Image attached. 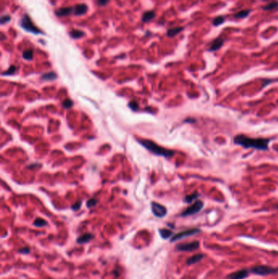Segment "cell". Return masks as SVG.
<instances>
[{"label":"cell","instance_id":"obj_1","mask_svg":"<svg viewBox=\"0 0 278 279\" xmlns=\"http://www.w3.org/2000/svg\"><path fill=\"white\" fill-rule=\"evenodd\" d=\"M233 142L237 145H241L245 149H255L257 150H268V145L270 143V139L264 138H251L245 135H237L233 139Z\"/></svg>","mask_w":278,"mask_h":279},{"label":"cell","instance_id":"obj_2","mask_svg":"<svg viewBox=\"0 0 278 279\" xmlns=\"http://www.w3.org/2000/svg\"><path fill=\"white\" fill-rule=\"evenodd\" d=\"M138 142L142 146H144L145 149H147L148 151H150L158 156H161L169 158L174 154V151L159 146L158 145L154 143L152 140H138Z\"/></svg>","mask_w":278,"mask_h":279},{"label":"cell","instance_id":"obj_3","mask_svg":"<svg viewBox=\"0 0 278 279\" xmlns=\"http://www.w3.org/2000/svg\"><path fill=\"white\" fill-rule=\"evenodd\" d=\"M20 25L24 30H26L28 32L36 33V34L37 33H42L41 30L39 29H38L37 27L34 25V23L30 20V17L27 14L24 15V17L21 18V20L20 21Z\"/></svg>","mask_w":278,"mask_h":279},{"label":"cell","instance_id":"obj_4","mask_svg":"<svg viewBox=\"0 0 278 279\" xmlns=\"http://www.w3.org/2000/svg\"><path fill=\"white\" fill-rule=\"evenodd\" d=\"M250 271L254 274L260 276H267L270 275V274H277V273H278V269L266 265L256 266V267L252 268L250 269Z\"/></svg>","mask_w":278,"mask_h":279},{"label":"cell","instance_id":"obj_5","mask_svg":"<svg viewBox=\"0 0 278 279\" xmlns=\"http://www.w3.org/2000/svg\"><path fill=\"white\" fill-rule=\"evenodd\" d=\"M203 207H204V203L201 200H197L195 203L192 204L191 206H189L187 209L184 210V211L181 213L180 216H183V217L193 216V215H195L199 211H201Z\"/></svg>","mask_w":278,"mask_h":279},{"label":"cell","instance_id":"obj_6","mask_svg":"<svg viewBox=\"0 0 278 279\" xmlns=\"http://www.w3.org/2000/svg\"><path fill=\"white\" fill-rule=\"evenodd\" d=\"M151 210H152V212L154 216L156 217H158V218H162L167 214V210L163 205H161V204L155 203V202H153L151 203Z\"/></svg>","mask_w":278,"mask_h":279},{"label":"cell","instance_id":"obj_7","mask_svg":"<svg viewBox=\"0 0 278 279\" xmlns=\"http://www.w3.org/2000/svg\"><path fill=\"white\" fill-rule=\"evenodd\" d=\"M200 243L198 241H193L192 243H180L175 246V249L180 251H193L198 249Z\"/></svg>","mask_w":278,"mask_h":279},{"label":"cell","instance_id":"obj_8","mask_svg":"<svg viewBox=\"0 0 278 279\" xmlns=\"http://www.w3.org/2000/svg\"><path fill=\"white\" fill-rule=\"evenodd\" d=\"M200 232H201V230L199 229H187V230H184L183 232H179V233H177V234H175V235L172 237L171 242L173 243V242H175V241H179V240L183 239V238H188V237L195 235V234H197V233Z\"/></svg>","mask_w":278,"mask_h":279},{"label":"cell","instance_id":"obj_9","mask_svg":"<svg viewBox=\"0 0 278 279\" xmlns=\"http://www.w3.org/2000/svg\"><path fill=\"white\" fill-rule=\"evenodd\" d=\"M249 275V271L247 269H241L237 272L230 273L228 276V279H244Z\"/></svg>","mask_w":278,"mask_h":279},{"label":"cell","instance_id":"obj_10","mask_svg":"<svg viewBox=\"0 0 278 279\" xmlns=\"http://www.w3.org/2000/svg\"><path fill=\"white\" fill-rule=\"evenodd\" d=\"M224 43V40L222 38H216L211 43V46L210 48L208 49L209 52H215V51L219 50Z\"/></svg>","mask_w":278,"mask_h":279},{"label":"cell","instance_id":"obj_11","mask_svg":"<svg viewBox=\"0 0 278 279\" xmlns=\"http://www.w3.org/2000/svg\"><path fill=\"white\" fill-rule=\"evenodd\" d=\"M88 7L86 4H77L74 7V14L75 16H82L87 12Z\"/></svg>","mask_w":278,"mask_h":279},{"label":"cell","instance_id":"obj_12","mask_svg":"<svg viewBox=\"0 0 278 279\" xmlns=\"http://www.w3.org/2000/svg\"><path fill=\"white\" fill-rule=\"evenodd\" d=\"M74 12V8L72 7H61L56 12V14L58 17H66L70 15Z\"/></svg>","mask_w":278,"mask_h":279},{"label":"cell","instance_id":"obj_13","mask_svg":"<svg viewBox=\"0 0 278 279\" xmlns=\"http://www.w3.org/2000/svg\"><path fill=\"white\" fill-rule=\"evenodd\" d=\"M93 238H94L93 234H91V233H85V234L82 235V236H80L79 238H77L76 242H77L78 244H84V243H89Z\"/></svg>","mask_w":278,"mask_h":279},{"label":"cell","instance_id":"obj_14","mask_svg":"<svg viewBox=\"0 0 278 279\" xmlns=\"http://www.w3.org/2000/svg\"><path fill=\"white\" fill-rule=\"evenodd\" d=\"M203 258H204V255H203V254H197V255H194V256H191L190 258H188V260H187V264L191 265V264H197V263H198L199 261H201Z\"/></svg>","mask_w":278,"mask_h":279},{"label":"cell","instance_id":"obj_15","mask_svg":"<svg viewBox=\"0 0 278 279\" xmlns=\"http://www.w3.org/2000/svg\"><path fill=\"white\" fill-rule=\"evenodd\" d=\"M155 16H156V14H155L153 11H147V12H145L142 15V21L144 22V23L148 22V21L153 20L155 17Z\"/></svg>","mask_w":278,"mask_h":279},{"label":"cell","instance_id":"obj_16","mask_svg":"<svg viewBox=\"0 0 278 279\" xmlns=\"http://www.w3.org/2000/svg\"><path fill=\"white\" fill-rule=\"evenodd\" d=\"M57 75L54 72H49V73H44L43 76L41 77V79L45 80V81H53L56 79Z\"/></svg>","mask_w":278,"mask_h":279},{"label":"cell","instance_id":"obj_17","mask_svg":"<svg viewBox=\"0 0 278 279\" xmlns=\"http://www.w3.org/2000/svg\"><path fill=\"white\" fill-rule=\"evenodd\" d=\"M159 233H160L161 238H164V239H168V238H169L170 237L172 236V234H173L172 231H171L170 229H159Z\"/></svg>","mask_w":278,"mask_h":279},{"label":"cell","instance_id":"obj_18","mask_svg":"<svg viewBox=\"0 0 278 279\" xmlns=\"http://www.w3.org/2000/svg\"><path fill=\"white\" fill-rule=\"evenodd\" d=\"M70 35L73 39H80L82 37H83L84 35H85V33H84L83 31H82V30H73L70 32Z\"/></svg>","mask_w":278,"mask_h":279},{"label":"cell","instance_id":"obj_19","mask_svg":"<svg viewBox=\"0 0 278 279\" xmlns=\"http://www.w3.org/2000/svg\"><path fill=\"white\" fill-rule=\"evenodd\" d=\"M184 30V28L183 27H174V28H172V29H170V30H168L167 31V36L169 37H174L175 35H177L178 33H180L182 31V30Z\"/></svg>","mask_w":278,"mask_h":279},{"label":"cell","instance_id":"obj_20","mask_svg":"<svg viewBox=\"0 0 278 279\" xmlns=\"http://www.w3.org/2000/svg\"><path fill=\"white\" fill-rule=\"evenodd\" d=\"M251 12V11L249 10H242L238 12L237 13H236L234 15V17L236 19H242V18H245L249 16V14Z\"/></svg>","mask_w":278,"mask_h":279},{"label":"cell","instance_id":"obj_21","mask_svg":"<svg viewBox=\"0 0 278 279\" xmlns=\"http://www.w3.org/2000/svg\"><path fill=\"white\" fill-rule=\"evenodd\" d=\"M198 196H199V194H198V193H192V194H190V195H188V196L185 197L184 201L185 202V203H193V201H194V200L197 199V198H198Z\"/></svg>","mask_w":278,"mask_h":279},{"label":"cell","instance_id":"obj_22","mask_svg":"<svg viewBox=\"0 0 278 279\" xmlns=\"http://www.w3.org/2000/svg\"><path fill=\"white\" fill-rule=\"evenodd\" d=\"M224 17H222V16H219V17H216L214 18L213 21H212V24H213V25H214V26H219V25H220L221 24L224 23Z\"/></svg>","mask_w":278,"mask_h":279},{"label":"cell","instance_id":"obj_23","mask_svg":"<svg viewBox=\"0 0 278 279\" xmlns=\"http://www.w3.org/2000/svg\"><path fill=\"white\" fill-rule=\"evenodd\" d=\"M277 7H278V2H271L270 4L265 5L264 7H263V9L265 11H270L273 10Z\"/></svg>","mask_w":278,"mask_h":279},{"label":"cell","instance_id":"obj_24","mask_svg":"<svg viewBox=\"0 0 278 279\" xmlns=\"http://www.w3.org/2000/svg\"><path fill=\"white\" fill-rule=\"evenodd\" d=\"M22 57L25 60H32V58H33V51L30 50H25L23 52V54H22Z\"/></svg>","mask_w":278,"mask_h":279},{"label":"cell","instance_id":"obj_25","mask_svg":"<svg viewBox=\"0 0 278 279\" xmlns=\"http://www.w3.org/2000/svg\"><path fill=\"white\" fill-rule=\"evenodd\" d=\"M47 221L46 220H44L43 219H41V218H38L34 220V225L36 226V227H38V228H41V227H43V226L47 225Z\"/></svg>","mask_w":278,"mask_h":279},{"label":"cell","instance_id":"obj_26","mask_svg":"<svg viewBox=\"0 0 278 279\" xmlns=\"http://www.w3.org/2000/svg\"><path fill=\"white\" fill-rule=\"evenodd\" d=\"M16 71H17V67L14 66V65H12L8 70H6L5 72L3 73V75H4V76H6V75H12V74H14V73H16Z\"/></svg>","mask_w":278,"mask_h":279},{"label":"cell","instance_id":"obj_27","mask_svg":"<svg viewBox=\"0 0 278 279\" xmlns=\"http://www.w3.org/2000/svg\"><path fill=\"white\" fill-rule=\"evenodd\" d=\"M73 105H74V103H73V101L70 100H65L64 102H63V104H62L63 107L65 108V109H70V108L73 106Z\"/></svg>","mask_w":278,"mask_h":279},{"label":"cell","instance_id":"obj_28","mask_svg":"<svg viewBox=\"0 0 278 279\" xmlns=\"http://www.w3.org/2000/svg\"><path fill=\"white\" fill-rule=\"evenodd\" d=\"M96 203H97V200L94 199V198H91V199L88 200L87 203V206L88 208H90V207H93L96 205Z\"/></svg>","mask_w":278,"mask_h":279},{"label":"cell","instance_id":"obj_29","mask_svg":"<svg viewBox=\"0 0 278 279\" xmlns=\"http://www.w3.org/2000/svg\"><path fill=\"white\" fill-rule=\"evenodd\" d=\"M81 206H82V202L79 201V202H77L76 203H74V205H72L71 209L74 210V211H77L78 209H80Z\"/></svg>","mask_w":278,"mask_h":279},{"label":"cell","instance_id":"obj_30","mask_svg":"<svg viewBox=\"0 0 278 279\" xmlns=\"http://www.w3.org/2000/svg\"><path fill=\"white\" fill-rule=\"evenodd\" d=\"M10 20H11L10 16H8V15L4 16V17H2V18H1V24H2V25H4V24L7 23V22H8V21H10Z\"/></svg>","mask_w":278,"mask_h":279},{"label":"cell","instance_id":"obj_31","mask_svg":"<svg viewBox=\"0 0 278 279\" xmlns=\"http://www.w3.org/2000/svg\"><path fill=\"white\" fill-rule=\"evenodd\" d=\"M20 254H23V255H27V254H29L30 252V249L29 247H26V246H25L23 248H21L18 251Z\"/></svg>","mask_w":278,"mask_h":279},{"label":"cell","instance_id":"obj_32","mask_svg":"<svg viewBox=\"0 0 278 279\" xmlns=\"http://www.w3.org/2000/svg\"><path fill=\"white\" fill-rule=\"evenodd\" d=\"M129 107L131 108L132 110H136L138 109V104L135 101H131V103H129Z\"/></svg>","mask_w":278,"mask_h":279},{"label":"cell","instance_id":"obj_33","mask_svg":"<svg viewBox=\"0 0 278 279\" xmlns=\"http://www.w3.org/2000/svg\"><path fill=\"white\" fill-rule=\"evenodd\" d=\"M110 0H98V4L100 6H105L109 3Z\"/></svg>","mask_w":278,"mask_h":279}]
</instances>
